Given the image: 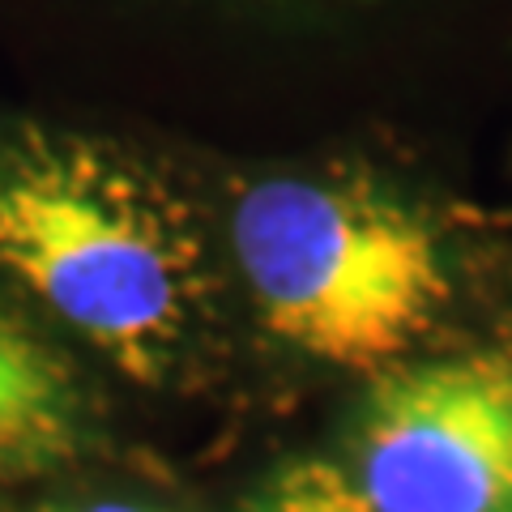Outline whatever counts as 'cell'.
Listing matches in <instances>:
<instances>
[{
  "instance_id": "277c9868",
  "label": "cell",
  "mask_w": 512,
  "mask_h": 512,
  "mask_svg": "<svg viewBox=\"0 0 512 512\" xmlns=\"http://www.w3.org/2000/svg\"><path fill=\"white\" fill-rule=\"evenodd\" d=\"M86 402L52 346L0 312V483L39 478L82 453Z\"/></svg>"
},
{
  "instance_id": "5b68a950",
  "label": "cell",
  "mask_w": 512,
  "mask_h": 512,
  "mask_svg": "<svg viewBox=\"0 0 512 512\" xmlns=\"http://www.w3.org/2000/svg\"><path fill=\"white\" fill-rule=\"evenodd\" d=\"M248 512H372L355 478L329 461H299Z\"/></svg>"
},
{
  "instance_id": "6da1fadb",
  "label": "cell",
  "mask_w": 512,
  "mask_h": 512,
  "mask_svg": "<svg viewBox=\"0 0 512 512\" xmlns=\"http://www.w3.org/2000/svg\"><path fill=\"white\" fill-rule=\"evenodd\" d=\"M0 269L141 384L171 372L205 308L188 210L77 137L0 141Z\"/></svg>"
},
{
  "instance_id": "8992f818",
  "label": "cell",
  "mask_w": 512,
  "mask_h": 512,
  "mask_svg": "<svg viewBox=\"0 0 512 512\" xmlns=\"http://www.w3.org/2000/svg\"><path fill=\"white\" fill-rule=\"evenodd\" d=\"M43 512H154V508H141L128 500H94V504H52Z\"/></svg>"
},
{
  "instance_id": "7a4b0ae2",
  "label": "cell",
  "mask_w": 512,
  "mask_h": 512,
  "mask_svg": "<svg viewBox=\"0 0 512 512\" xmlns=\"http://www.w3.org/2000/svg\"><path fill=\"white\" fill-rule=\"evenodd\" d=\"M231 248L261 325L350 372L397 363L448 303L431 227L367 184H252L231 210Z\"/></svg>"
},
{
  "instance_id": "3957f363",
  "label": "cell",
  "mask_w": 512,
  "mask_h": 512,
  "mask_svg": "<svg viewBox=\"0 0 512 512\" xmlns=\"http://www.w3.org/2000/svg\"><path fill=\"white\" fill-rule=\"evenodd\" d=\"M350 478L372 512H512V363L393 367L363 406Z\"/></svg>"
}]
</instances>
